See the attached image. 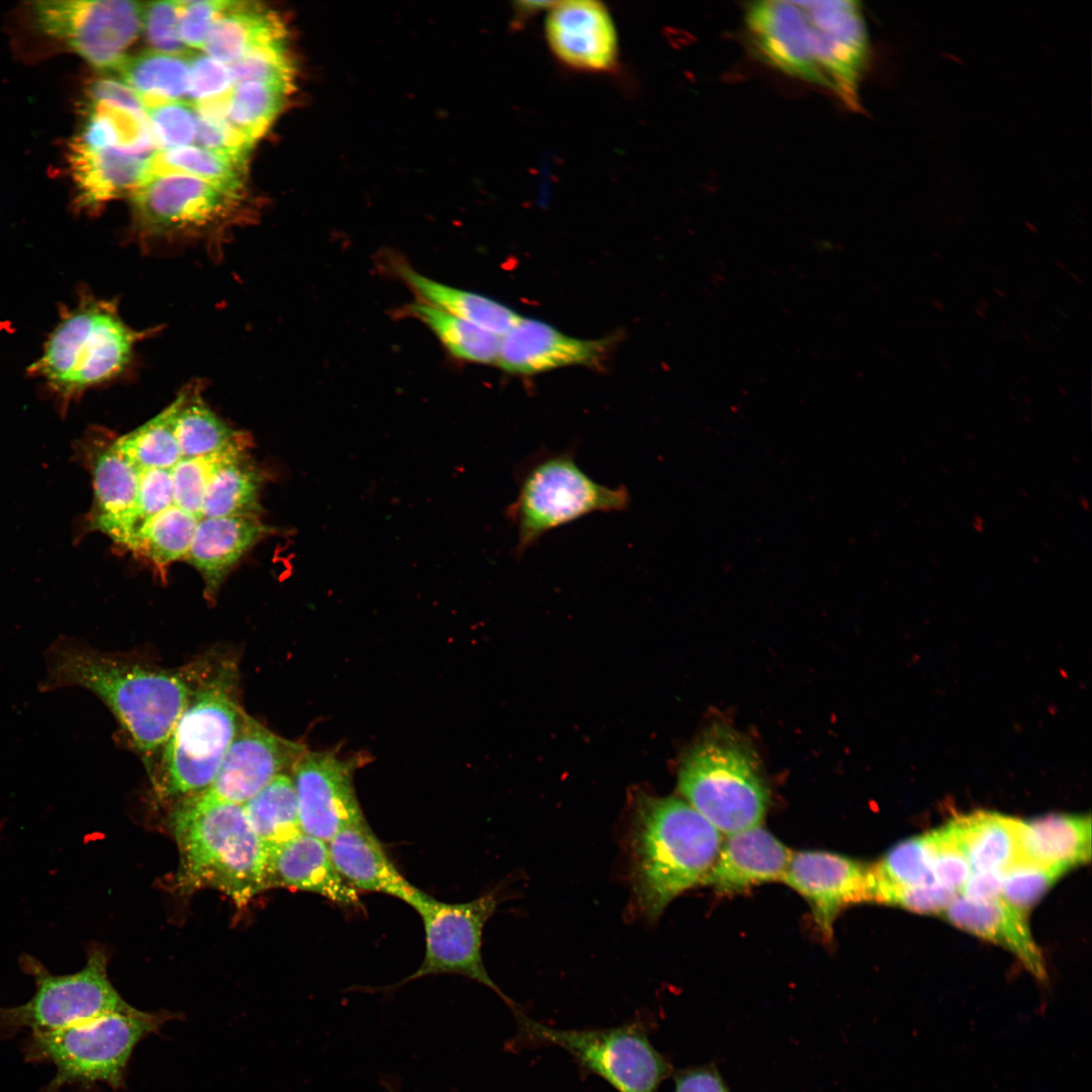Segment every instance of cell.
Returning <instances> with one entry per match:
<instances>
[{
	"mask_svg": "<svg viewBox=\"0 0 1092 1092\" xmlns=\"http://www.w3.org/2000/svg\"><path fill=\"white\" fill-rule=\"evenodd\" d=\"M744 28L752 53L788 75L831 91L856 109L870 37L856 1L750 2Z\"/></svg>",
	"mask_w": 1092,
	"mask_h": 1092,
	"instance_id": "1",
	"label": "cell"
},
{
	"mask_svg": "<svg viewBox=\"0 0 1092 1092\" xmlns=\"http://www.w3.org/2000/svg\"><path fill=\"white\" fill-rule=\"evenodd\" d=\"M44 666L38 690L81 688L95 695L130 739L152 780L189 697L187 664L166 668L60 636L46 649Z\"/></svg>",
	"mask_w": 1092,
	"mask_h": 1092,
	"instance_id": "2",
	"label": "cell"
},
{
	"mask_svg": "<svg viewBox=\"0 0 1092 1092\" xmlns=\"http://www.w3.org/2000/svg\"><path fill=\"white\" fill-rule=\"evenodd\" d=\"M186 664L189 697L152 779L157 796L172 805L209 787L244 713L234 655L209 652Z\"/></svg>",
	"mask_w": 1092,
	"mask_h": 1092,
	"instance_id": "3",
	"label": "cell"
},
{
	"mask_svg": "<svg viewBox=\"0 0 1092 1092\" xmlns=\"http://www.w3.org/2000/svg\"><path fill=\"white\" fill-rule=\"evenodd\" d=\"M629 836L633 902L651 921L675 897L704 884L723 842L688 802L646 794L635 800Z\"/></svg>",
	"mask_w": 1092,
	"mask_h": 1092,
	"instance_id": "4",
	"label": "cell"
},
{
	"mask_svg": "<svg viewBox=\"0 0 1092 1092\" xmlns=\"http://www.w3.org/2000/svg\"><path fill=\"white\" fill-rule=\"evenodd\" d=\"M170 825L179 849L181 890L215 889L239 906L264 890L266 846L242 805L190 797L173 805Z\"/></svg>",
	"mask_w": 1092,
	"mask_h": 1092,
	"instance_id": "5",
	"label": "cell"
},
{
	"mask_svg": "<svg viewBox=\"0 0 1092 1092\" xmlns=\"http://www.w3.org/2000/svg\"><path fill=\"white\" fill-rule=\"evenodd\" d=\"M570 445L561 451L545 447L516 470L517 495L506 517L517 531V558L547 533L595 513L623 512L631 503L625 485L610 487L586 474Z\"/></svg>",
	"mask_w": 1092,
	"mask_h": 1092,
	"instance_id": "6",
	"label": "cell"
},
{
	"mask_svg": "<svg viewBox=\"0 0 1092 1092\" xmlns=\"http://www.w3.org/2000/svg\"><path fill=\"white\" fill-rule=\"evenodd\" d=\"M678 790L725 835L760 825L768 805L755 753L742 737L720 725L709 729L687 753Z\"/></svg>",
	"mask_w": 1092,
	"mask_h": 1092,
	"instance_id": "7",
	"label": "cell"
},
{
	"mask_svg": "<svg viewBox=\"0 0 1092 1092\" xmlns=\"http://www.w3.org/2000/svg\"><path fill=\"white\" fill-rule=\"evenodd\" d=\"M146 335L126 325L113 302L85 299L63 316L31 370L69 397L120 374Z\"/></svg>",
	"mask_w": 1092,
	"mask_h": 1092,
	"instance_id": "8",
	"label": "cell"
},
{
	"mask_svg": "<svg viewBox=\"0 0 1092 1092\" xmlns=\"http://www.w3.org/2000/svg\"><path fill=\"white\" fill-rule=\"evenodd\" d=\"M169 1019L168 1012L135 1008L109 1013L62 1029L32 1032L26 1055L32 1061H48L56 1067V1077L46 1092H59L68 1084L95 1082L116 1090L123 1085L134 1048L157 1033Z\"/></svg>",
	"mask_w": 1092,
	"mask_h": 1092,
	"instance_id": "9",
	"label": "cell"
},
{
	"mask_svg": "<svg viewBox=\"0 0 1092 1092\" xmlns=\"http://www.w3.org/2000/svg\"><path fill=\"white\" fill-rule=\"evenodd\" d=\"M23 972L34 979L35 992L24 1004L0 1008V1034L27 1027L47 1032L115 1012L133 1010L107 975V956L99 947L88 951L84 968L68 975L52 974L38 960L23 954Z\"/></svg>",
	"mask_w": 1092,
	"mask_h": 1092,
	"instance_id": "10",
	"label": "cell"
},
{
	"mask_svg": "<svg viewBox=\"0 0 1092 1092\" xmlns=\"http://www.w3.org/2000/svg\"><path fill=\"white\" fill-rule=\"evenodd\" d=\"M523 1035L557 1045L618 1092H658L670 1074L669 1062L652 1045L639 1023L612 1028L557 1029L518 1014Z\"/></svg>",
	"mask_w": 1092,
	"mask_h": 1092,
	"instance_id": "11",
	"label": "cell"
},
{
	"mask_svg": "<svg viewBox=\"0 0 1092 1092\" xmlns=\"http://www.w3.org/2000/svg\"><path fill=\"white\" fill-rule=\"evenodd\" d=\"M408 905L422 918L426 949L420 968L401 983L432 975L457 974L485 985L513 1005L487 974L481 957L482 930L497 906L493 893L469 902L447 903L419 889Z\"/></svg>",
	"mask_w": 1092,
	"mask_h": 1092,
	"instance_id": "12",
	"label": "cell"
},
{
	"mask_svg": "<svg viewBox=\"0 0 1092 1092\" xmlns=\"http://www.w3.org/2000/svg\"><path fill=\"white\" fill-rule=\"evenodd\" d=\"M130 197L142 235L168 239L212 235L235 218L241 198L183 174L151 176Z\"/></svg>",
	"mask_w": 1092,
	"mask_h": 1092,
	"instance_id": "13",
	"label": "cell"
},
{
	"mask_svg": "<svg viewBox=\"0 0 1092 1092\" xmlns=\"http://www.w3.org/2000/svg\"><path fill=\"white\" fill-rule=\"evenodd\" d=\"M32 10L43 33L100 70H116L143 29V3L135 1H38Z\"/></svg>",
	"mask_w": 1092,
	"mask_h": 1092,
	"instance_id": "14",
	"label": "cell"
},
{
	"mask_svg": "<svg viewBox=\"0 0 1092 1092\" xmlns=\"http://www.w3.org/2000/svg\"><path fill=\"white\" fill-rule=\"evenodd\" d=\"M305 750L304 745L275 734L244 711L213 781L195 797L243 806L274 779L291 774Z\"/></svg>",
	"mask_w": 1092,
	"mask_h": 1092,
	"instance_id": "15",
	"label": "cell"
},
{
	"mask_svg": "<svg viewBox=\"0 0 1092 1092\" xmlns=\"http://www.w3.org/2000/svg\"><path fill=\"white\" fill-rule=\"evenodd\" d=\"M359 759L305 750L291 769L303 833L329 842L346 827L365 821L353 776Z\"/></svg>",
	"mask_w": 1092,
	"mask_h": 1092,
	"instance_id": "16",
	"label": "cell"
},
{
	"mask_svg": "<svg viewBox=\"0 0 1092 1092\" xmlns=\"http://www.w3.org/2000/svg\"><path fill=\"white\" fill-rule=\"evenodd\" d=\"M782 882L808 902L819 932L829 942L845 907L872 902V867L835 852H793Z\"/></svg>",
	"mask_w": 1092,
	"mask_h": 1092,
	"instance_id": "17",
	"label": "cell"
},
{
	"mask_svg": "<svg viewBox=\"0 0 1092 1092\" xmlns=\"http://www.w3.org/2000/svg\"><path fill=\"white\" fill-rule=\"evenodd\" d=\"M545 36L563 65L587 73H606L618 60V36L608 8L593 0L553 2L547 8Z\"/></svg>",
	"mask_w": 1092,
	"mask_h": 1092,
	"instance_id": "18",
	"label": "cell"
},
{
	"mask_svg": "<svg viewBox=\"0 0 1092 1092\" xmlns=\"http://www.w3.org/2000/svg\"><path fill=\"white\" fill-rule=\"evenodd\" d=\"M608 348L606 340L568 336L532 318L519 321L499 339L496 364L515 374H536L573 365L598 364Z\"/></svg>",
	"mask_w": 1092,
	"mask_h": 1092,
	"instance_id": "19",
	"label": "cell"
},
{
	"mask_svg": "<svg viewBox=\"0 0 1092 1092\" xmlns=\"http://www.w3.org/2000/svg\"><path fill=\"white\" fill-rule=\"evenodd\" d=\"M276 887L311 892L343 906H357L359 898L337 872L328 842L303 832L266 846L264 890Z\"/></svg>",
	"mask_w": 1092,
	"mask_h": 1092,
	"instance_id": "20",
	"label": "cell"
},
{
	"mask_svg": "<svg viewBox=\"0 0 1092 1092\" xmlns=\"http://www.w3.org/2000/svg\"><path fill=\"white\" fill-rule=\"evenodd\" d=\"M793 852L760 825L727 835L704 884L718 894L782 881Z\"/></svg>",
	"mask_w": 1092,
	"mask_h": 1092,
	"instance_id": "21",
	"label": "cell"
},
{
	"mask_svg": "<svg viewBox=\"0 0 1092 1092\" xmlns=\"http://www.w3.org/2000/svg\"><path fill=\"white\" fill-rule=\"evenodd\" d=\"M275 532L259 517L201 518L185 559L201 574L204 598L216 599L226 575L259 541Z\"/></svg>",
	"mask_w": 1092,
	"mask_h": 1092,
	"instance_id": "22",
	"label": "cell"
},
{
	"mask_svg": "<svg viewBox=\"0 0 1092 1092\" xmlns=\"http://www.w3.org/2000/svg\"><path fill=\"white\" fill-rule=\"evenodd\" d=\"M67 156L78 204L88 209L127 194L131 196L146 180L153 157L119 148L93 149L75 140Z\"/></svg>",
	"mask_w": 1092,
	"mask_h": 1092,
	"instance_id": "23",
	"label": "cell"
},
{
	"mask_svg": "<svg viewBox=\"0 0 1092 1092\" xmlns=\"http://www.w3.org/2000/svg\"><path fill=\"white\" fill-rule=\"evenodd\" d=\"M328 847L334 867L356 891L392 896L410 904L419 889L390 860L366 821L337 833Z\"/></svg>",
	"mask_w": 1092,
	"mask_h": 1092,
	"instance_id": "24",
	"label": "cell"
},
{
	"mask_svg": "<svg viewBox=\"0 0 1092 1092\" xmlns=\"http://www.w3.org/2000/svg\"><path fill=\"white\" fill-rule=\"evenodd\" d=\"M940 915L953 925L1008 949L1037 980H1046L1044 961L1030 933L1026 913L1002 897L977 901L959 895Z\"/></svg>",
	"mask_w": 1092,
	"mask_h": 1092,
	"instance_id": "25",
	"label": "cell"
},
{
	"mask_svg": "<svg viewBox=\"0 0 1092 1092\" xmlns=\"http://www.w3.org/2000/svg\"><path fill=\"white\" fill-rule=\"evenodd\" d=\"M1020 857L1023 860L1069 871L1091 856V818L1052 814L1019 821Z\"/></svg>",
	"mask_w": 1092,
	"mask_h": 1092,
	"instance_id": "26",
	"label": "cell"
},
{
	"mask_svg": "<svg viewBox=\"0 0 1092 1092\" xmlns=\"http://www.w3.org/2000/svg\"><path fill=\"white\" fill-rule=\"evenodd\" d=\"M285 39L280 18L257 2L230 1L211 25L203 51L230 65L251 50Z\"/></svg>",
	"mask_w": 1092,
	"mask_h": 1092,
	"instance_id": "27",
	"label": "cell"
},
{
	"mask_svg": "<svg viewBox=\"0 0 1092 1092\" xmlns=\"http://www.w3.org/2000/svg\"><path fill=\"white\" fill-rule=\"evenodd\" d=\"M394 273L419 301L469 322L498 337L521 317L513 309L486 296L433 280L403 262L394 261Z\"/></svg>",
	"mask_w": 1092,
	"mask_h": 1092,
	"instance_id": "28",
	"label": "cell"
},
{
	"mask_svg": "<svg viewBox=\"0 0 1092 1092\" xmlns=\"http://www.w3.org/2000/svg\"><path fill=\"white\" fill-rule=\"evenodd\" d=\"M1018 819L978 811L948 822L972 872H1006L1021 859Z\"/></svg>",
	"mask_w": 1092,
	"mask_h": 1092,
	"instance_id": "29",
	"label": "cell"
},
{
	"mask_svg": "<svg viewBox=\"0 0 1092 1092\" xmlns=\"http://www.w3.org/2000/svg\"><path fill=\"white\" fill-rule=\"evenodd\" d=\"M141 474L142 470L111 444L97 454L92 466L94 529L112 537L135 505Z\"/></svg>",
	"mask_w": 1092,
	"mask_h": 1092,
	"instance_id": "30",
	"label": "cell"
},
{
	"mask_svg": "<svg viewBox=\"0 0 1092 1092\" xmlns=\"http://www.w3.org/2000/svg\"><path fill=\"white\" fill-rule=\"evenodd\" d=\"M200 390L196 384L188 385L174 400V429L182 458L251 444L250 436L231 428L209 408Z\"/></svg>",
	"mask_w": 1092,
	"mask_h": 1092,
	"instance_id": "31",
	"label": "cell"
},
{
	"mask_svg": "<svg viewBox=\"0 0 1092 1092\" xmlns=\"http://www.w3.org/2000/svg\"><path fill=\"white\" fill-rule=\"evenodd\" d=\"M123 82L142 99L146 109L186 100L190 82V58L157 51L143 52L125 59L116 68Z\"/></svg>",
	"mask_w": 1092,
	"mask_h": 1092,
	"instance_id": "32",
	"label": "cell"
},
{
	"mask_svg": "<svg viewBox=\"0 0 1092 1092\" xmlns=\"http://www.w3.org/2000/svg\"><path fill=\"white\" fill-rule=\"evenodd\" d=\"M264 476L248 451L223 464L209 480L201 518L259 517L260 489Z\"/></svg>",
	"mask_w": 1092,
	"mask_h": 1092,
	"instance_id": "33",
	"label": "cell"
},
{
	"mask_svg": "<svg viewBox=\"0 0 1092 1092\" xmlns=\"http://www.w3.org/2000/svg\"><path fill=\"white\" fill-rule=\"evenodd\" d=\"M199 520L197 516L173 505L147 520L123 546L164 569L172 562L185 558Z\"/></svg>",
	"mask_w": 1092,
	"mask_h": 1092,
	"instance_id": "34",
	"label": "cell"
},
{
	"mask_svg": "<svg viewBox=\"0 0 1092 1092\" xmlns=\"http://www.w3.org/2000/svg\"><path fill=\"white\" fill-rule=\"evenodd\" d=\"M248 821L265 846L302 832L291 774L274 779L243 805Z\"/></svg>",
	"mask_w": 1092,
	"mask_h": 1092,
	"instance_id": "35",
	"label": "cell"
},
{
	"mask_svg": "<svg viewBox=\"0 0 1092 1092\" xmlns=\"http://www.w3.org/2000/svg\"><path fill=\"white\" fill-rule=\"evenodd\" d=\"M424 323L455 358L471 363H495L500 337L469 322L417 301L407 307Z\"/></svg>",
	"mask_w": 1092,
	"mask_h": 1092,
	"instance_id": "36",
	"label": "cell"
},
{
	"mask_svg": "<svg viewBox=\"0 0 1092 1092\" xmlns=\"http://www.w3.org/2000/svg\"><path fill=\"white\" fill-rule=\"evenodd\" d=\"M244 173L243 166L200 147L186 146L158 150L150 160L147 178L167 174L189 175L241 197Z\"/></svg>",
	"mask_w": 1092,
	"mask_h": 1092,
	"instance_id": "37",
	"label": "cell"
},
{
	"mask_svg": "<svg viewBox=\"0 0 1092 1092\" xmlns=\"http://www.w3.org/2000/svg\"><path fill=\"white\" fill-rule=\"evenodd\" d=\"M175 403L133 431L115 439L111 446L140 470L171 469L182 459L174 429Z\"/></svg>",
	"mask_w": 1092,
	"mask_h": 1092,
	"instance_id": "38",
	"label": "cell"
},
{
	"mask_svg": "<svg viewBox=\"0 0 1092 1092\" xmlns=\"http://www.w3.org/2000/svg\"><path fill=\"white\" fill-rule=\"evenodd\" d=\"M291 89L290 85L258 81L235 84L229 120L255 143L280 113Z\"/></svg>",
	"mask_w": 1092,
	"mask_h": 1092,
	"instance_id": "39",
	"label": "cell"
},
{
	"mask_svg": "<svg viewBox=\"0 0 1092 1092\" xmlns=\"http://www.w3.org/2000/svg\"><path fill=\"white\" fill-rule=\"evenodd\" d=\"M873 883L894 887L939 885L932 870L930 851L924 835L904 840L891 848L872 866Z\"/></svg>",
	"mask_w": 1092,
	"mask_h": 1092,
	"instance_id": "40",
	"label": "cell"
},
{
	"mask_svg": "<svg viewBox=\"0 0 1092 1092\" xmlns=\"http://www.w3.org/2000/svg\"><path fill=\"white\" fill-rule=\"evenodd\" d=\"M250 445H238L205 456L182 458L171 468L174 505L201 519L209 480L218 468L246 452Z\"/></svg>",
	"mask_w": 1092,
	"mask_h": 1092,
	"instance_id": "41",
	"label": "cell"
},
{
	"mask_svg": "<svg viewBox=\"0 0 1092 1092\" xmlns=\"http://www.w3.org/2000/svg\"><path fill=\"white\" fill-rule=\"evenodd\" d=\"M174 505L171 469L144 470L133 509L121 522L111 539L124 545L128 537L147 520Z\"/></svg>",
	"mask_w": 1092,
	"mask_h": 1092,
	"instance_id": "42",
	"label": "cell"
},
{
	"mask_svg": "<svg viewBox=\"0 0 1092 1092\" xmlns=\"http://www.w3.org/2000/svg\"><path fill=\"white\" fill-rule=\"evenodd\" d=\"M234 84L258 81L292 86L293 67L285 39L257 47L228 65Z\"/></svg>",
	"mask_w": 1092,
	"mask_h": 1092,
	"instance_id": "43",
	"label": "cell"
},
{
	"mask_svg": "<svg viewBox=\"0 0 1092 1092\" xmlns=\"http://www.w3.org/2000/svg\"><path fill=\"white\" fill-rule=\"evenodd\" d=\"M1065 873L1061 868L1020 859L1005 872L1001 897L1011 906L1026 913Z\"/></svg>",
	"mask_w": 1092,
	"mask_h": 1092,
	"instance_id": "44",
	"label": "cell"
},
{
	"mask_svg": "<svg viewBox=\"0 0 1092 1092\" xmlns=\"http://www.w3.org/2000/svg\"><path fill=\"white\" fill-rule=\"evenodd\" d=\"M147 113L158 150L186 147L195 141L196 113L187 100L166 102Z\"/></svg>",
	"mask_w": 1092,
	"mask_h": 1092,
	"instance_id": "45",
	"label": "cell"
},
{
	"mask_svg": "<svg viewBox=\"0 0 1092 1092\" xmlns=\"http://www.w3.org/2000/svg\"><path fill=\"white\" fill-rule=\"evenodd\" d=\"M937 884L958 892L972 873L949 824L925 834Z\"/></svg>",
	"mask_w": 1092,
	"mask_h": 1092,
	"instance_id": "46",
	"label": "cell"
},
{
	"mask_svg": "<svg viewBox=\"0 0 1092 1092\" xmlns=\"http://www.w3.org/2000/svg\"><path fill=\"white\" fill-rule=\"evenodd\" d=\"M958 896V892L941 885L894 887L873 883L872 887V902L918 913L940 914Z\"/></svg>",
	"mask_w": 1092,
	"mask_h": 1092,
	"instance_id": "47",
	"label": "cell"
},
{
	"mask_svg": "<svg viewBox=\"0 0 1092 1092\" xmlns=\"http://www.w3.org/2000/svg\"><path fill=\"white\" fill-rule=\"evenodd\" d=\"M142 30L154 51L176 56L190 55L179 34L177 1L143 3Z\"/></svg>",
	"mask_w": 1092,
	"mask_h": 1092,
	"instance_id": "48",
	"label": "cell"
},
{
	"mask_svg": "<svg viewBox=\"0 0 1092 1092\" xmlns=\"http://www.w3.org/2000/svg\"><path fill=\"white\" fill-rule=\"evenodd\" d=\"M194 142L197 147L243 167H245L251 148L254 145L229 119H210L197 113Z\"/></svg>",
	"mask_w": 1092,
	"mask_h": 1092,
	"instance_id": "49",
	"label": "cell"
},
{
	"mask_svg": "<svg viewBox=\"0 0 1092 1092\" xmlns=\"http://www.w3.org/2000/svg\"><path fill=\"white\" fill-rule=\"evenodd\" d=\"M229 0L177 1L179 34L188 49H203L208 31Z\"/></svg>",
	"mask_w": 1092,
	"mask_h": 1092,
	"instance_id": "50",
	"label": "cell"
},
{
	"mask_svg": "<svg viewBox=\"0 0 1092 1092\" xmlns=\"http://www.w3.org/2000/svg\"><path fill=\"white\" fill-rule=\"evenodd\" d=\"M229 68L206 55L190 57V82L187 101L211 97L234 87Z\"/></svg>",
	"mask_w": 1092,
	"mask_h": 1092,
	"instance_id": "51",
	"label": "cell"
},
{
	"mask_svg": "<svg viewBox=\"0 0 1092 1092\" xmlns=\"http://www.w3.org/2000/svg\"><path fill=\"white\" fill-rule=\"evenodd\" d=\"M86 97L105 101L140 115H148L139 94L123 81L97 79L89 85Z\"/></svg>",
	"mask_w": 1092,
	"mask_h": 1092,
	"instance_id": "52",
	"label": "cell"
},
{
	"mask_svg": "<svg viewBox=\"0 0 1092 1092\" xmlns=\"http://www.w3.org/2000/svg\"><path fill=\"white\" fill-rule=\"evenodd\" d=\"M673 1092H730L715 1066L685 1069L674 1074Z\"/></svg>",
	"mask_w": 1092,
	"mask_h": 1092,
	"instance_id": "53",
	"label": "cell"
},
{
	"mask_svg": "<svg viewBox=\"0 0 1092 1092\" xmlns=\"http://www.w3.org/2000/svg\"><path fill=\"white\" fill-rule=\"evenodd\" d=\"M1005 872H972L960 889V896L983 901L1001 897Z\"/></svg>",
	"mask_w": 1092,
	"mask_h": 1092,
	"instance_id": "54",
	"label": "cell"
},
{
	"mask_svg": "<svg viewBox=\"0 0 1092 1092\" xmlns=\"http://www.w3.org/2000/svg\"><path fill=\"white\" fill-rule=\"evenodd\" d=\"M390 1092H393V1091H390Z\"/></svg>",
	"mask_w": 1092,
	"mask_h": 1092,
	"instance_id": "55",
	"label": "cell"
}]
</instances>
